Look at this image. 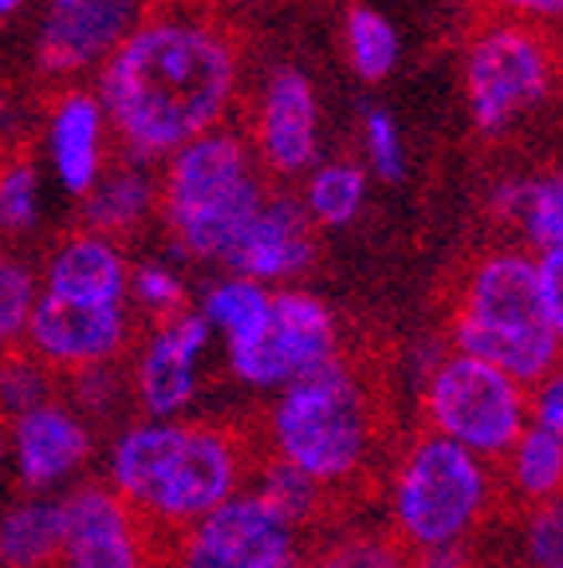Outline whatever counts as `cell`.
Masks as SVG:
<instances>
[{"label": "cell", "mask_w": 563, "mask_h": 568, "mask_svg": "<svg viewBox=\"0 0 563 568\" xmlns=\"http://www.w3.org/2000/svg\"><path fill=\"white\" fill-rule=\"evenodd\" d=\"M24 347L40 355L52 372L68 375L80 367L126 359L139 347L131 308H88V304H68L44 296L35 301L24 328Z\"/></svg>", "instance_id": "obj_13"}, {"label": "cell", "mask_w": 563, "mask_h": 568, "mask_svg": "<svg viewBox=\"0 0 563 568\" xmlns=\"http://www.w3.org/2000/svg\"><path fill=\"white\" fill-rule=\"evenodd\" d=\"M536 276H540L544 316H547V324H552V336L563 352V248H555V253H536Z\"/></svg>", "instance_id": "obj_32"}, {"label": "cell", "mask_w": 563, "mask_h": 568, "mask_svg": "<svg viewBox=\"0 0 563 568\" xmlns=\"http://www.w3.org/2000/svg\"><path fill=\"white\" fill-rule=\"evenodd\" d=\"M91 91L119 154L162 166L185 142L229 126L245 95V52L205 4L166 0L91 75Z\"/></svg>", "instance_id": "obj_1"}, {"label": "cell", "mask_w": 563, "mask_h": 568, "mask_svg": "<svg viewBox=\"0 0 563 568\" xmlns=\"http://www.w3.org/2000/svg\"><path fill=\"white\" fill-rule=\"evenodd\" d=\"M245 142L265 178L291 182L324 159V99L308 71L276 63L256 83L245 115Z\"/></svg>", "instance_id": "obj_8"}, {"label": "cell", "mask_w": 563, "mask_h": 568, "mask_svg": "<svg viewBox=\"0 0 563 568\" xmlns=\"http://www.w3.org/2000/svg\"><path fill=\"white\" fill-rule=\"evenodd\" d=\"M63 568H150L146 549L111 481H88L60 501Z\"/></svg>", "instance_id": "obj_14"}, {"label": "cell", "mask_w": 563, "mask_h": 568, "mask_svg": "<svg viewBox=\"0 0 563 568\" xmlns=\"http://www.w3.org/2000/svg\"><path fill=\"white\" fill-rule=\"evenodd\" d=\"M299 537L253 494L213 509L185 532L182 568H299Z\"/></svg>", "instance_id": "obj_11"}, {"label": "cell", "mask_w": 563, "mask_h": 568, "mask_svg": "<svg viewBox=\"0 0 563 568\" xmlns=\"http://www.w3.org/2000/svg\"><path fill=\"white\" fill-rule=\"evenodd\" d=\"M0 568H63L60 506L28 501L0 517Z\"/></svg>", "instance_id": "obj_25"}, {"label": "cell", "mask_w": 563, "mask_h": 568, "mask_svg": "<svg viewBox=\"0 0 563 568\" xmlns=\"http://www.w3.org/2000/svg\"><path fill=\"white\" fill-rule=\"evenodd\" d=\"M273 454L331 494L344 521L390 489L402 423L395 372L362 347H339L324 367L288 383L268 410Z\"/></svg>", "instance_id": "obj_2"}, {"label": "cell", "mask_w": 563, "mask_h": 568, "mask_svg": "<svg viewBox=\"0 0 563 568\" xmlns=\"http://www.w3.org/2000/svg\"><path fill=\"white\" fill-rule=\"evenodd\" d=\"M28 4H32V0H0V32L17 24V20L24 17Z\"/></svg>", "instance_id": "obj_33"}, {"label": "cell", "mask_w": 563, "mask_h": 568, "mask_svg": "<svg viewBox=\"0 0 563 568\" xmlns=\"http://www.w3.org/2000/svg\"><path fill=\"white\" fill-rule=\"evenodd\" d=\"M563 91V48L552 32L484 17L461 44V103L481 139L501 142L544 115Z\"/></svg>", "instance_id": "obj_5"}, {"label": "cell", "mask_w": 563, "mask_h": 568, "mask_svg": "<svg viewBox=\"0 0 563 568\" xmlns=\"http://www.w3.org/2000/svg\"><path fill=\"white\" fill-rule=\"evenodd\" d=\"M344 347L335 312L304 288H276L260 336L229 347V367L256 387H288Z\"/></svg>", "instance_id": "obj_10"}, {"label": "cell", "mask_w": 563, "mask_h": 568, "mask_svg": "<svg viewBox=\"0 0 563 568\" xmlns=\"http://www.w3.org/2000/svg\"><path fill=\"white\" fill-rule=\"evenodd\" d=\"M370 194V174L355 159H319L299 178V210L316 230H344L362 213Z\"/></svg>", "instance_id": "obj_22"}, {"label": "cell", "mask_w": 563, "mask_h": 568, "mask_svg": "<svg viewBox=\"0 0 563 568\" xmlns=\"http://www.w3.org/2000/svg\"><path fill=\"white\" fill-rule=\"evenodd\" d=\"M158 0H40L32 60L44 80L80 83L119 52Z\"/></svg>", "instance_id": "obj_9"}, {"label": "cell", "mask_w": 563, "mask_h": 568, "mask_svg": "<svg viewBox=\"0 0 563 568\" xmlns=\"http://www.w3.org/2000/svg\"><path fill=\"white\" fill-rule=\"evenodd\" d=\"M158 166L115 154V162L95 182V190L80 202V225L123 245V241L139 237L150 222H158Z\"/></svg>", "instance_id": "obj_18"}, {"label": "cell", "mask_w": 563, "mask_h": 568, "mask_svg": "<svg viewBox=\"0 0 563 568\" xmlns=\"http://www.w3.org/2000/svg\"><path fill=\"white\" fill-rule=\"evenodd\" d=\"M359 146H362V170L379 178L382 186H398L410 174V146L398 115L387 103H367L359 111Z\"/></svg>", "instance_id": "obj_28"}, {"label": "cell", "mask_w": 563, "mask_h": 568, "mask_svg": "<svg viewBox=\"0 0 563 568\" xmlns=\"http://www.w3.org/2000/svg\"><path fill=\"white\" fill-rule=\"evenodd\" d=\"M158 222L170 245L205 265H225L245 225L273 194L245 134L233 126L202 134L170 154L158 166Z\"/></svg>", "instance_id": "obj_4"}, {"label": "cell", "mask_w": 563, "mask_h": 568, "mask_svg": "<svg viewBox=\"0 0 563 568\" xmlns=\"http://www.w3.org/2000/svg\"><path fill=\"white\" fill-rule=\"evenodd\" d=\"M40 301V273L20 248L0 241V352L24 344L28 316Z\"/></svg>", "instance_id": "obj_29"}, {"label": "cell", "mask_w": 563, "mask_h": 568, "mask_svg": "<svg viewBox=\"0 0 563 568\" xmlns=\"http://www.w3.org/2000/svg\"><path fill=\"white\" fill-rule=\"evenodd\" d=\"M209 344V324L197 316V308L146 328V336L134 347V387L139 403L150 415H170L194 399V364Z\"/></svg>", "instance_id": "obj_17"}, {"label": "cell", "mask_w": 563, "mask_h": 568, "mask_svg": "<svg viewBox=\"0 0 563 568\" xmlns=\"http://www.w3.org/2000/svg\"><path fill=\"white\" fill-rule=\"evenodd\" d=\"M299 568H422V552L398 537L390 525L339 529L304 552Z\"/></svg>", "instance_id": "obj_24"}, {"label": "cell", "mask_w": 563, "mask_h": 568, "mask_svg": "<svg viewBox=\"0 0 563 568\" xmlns=\"http://www.w3.org/2000/svg\"><path fill=\"white\" fill-rule=\"evenodd\" d=\"M48 217V174L32 159H0V241L17 245Z\"/></svg>", "instance_id": "obj_27"}, {"label": "cell", "mask_w": 563, "mask_h": 568, "mask_svg": "<svg viewBox=\"0 0 563 568\" xmlns=\"http://www.w3.org/2000/svg\"><path fill=\"white\" fill-rule=\"evenodd\" d=\"M390 494V529L418 552L465 545L493 517V470L465 446L449 443L426 426H418L414 438H406Z\"/></svg>", "instance_id": "obj_6"}, {"label": "cell", "mask_w": 563, "mask_h": 568, "mask_svg": "<svg viewBox=\"0 0 563 568\" xmlns=\"http://www.w3.org/2000/svg\"><path fill=\"white\" fill-rule=\"evenodd\" d=\"M339 52L355 80L382 83L402 63V32L375 4H347L339 17Z\"/></svg>", "instance_id": "obj_23"}, {"label": "cell", "mask_w": 563, "mask_h": 568, "mask_svg": "<svg viewBox=\"0 0 563 568\" xmlns=\"http://www.w3.org/2000/svg\"><path fill=\"white\" fill-rule=\"evenodd\" d=\"M489 545L469 549V568H563V494L540 501L516 521H489Z\"/></svg>", "instance_id": "obj_20"}, {"label": "cell", "mask_w": 563, "mask_h": 568, "mask_svg": "<svg viewBox=\"0 0 563 568\" xmlns=\"http://www.w3.org/2000/svg\"><path fill=\"white\" fill-rule=\"evenodd\" d=\"M126 304H134V312L146 320V328H154V324H166V320L190 312V293H185V281L177 276L174 265L139 261V265H131Z\"/></svg>", "instance_id": "obj_30"}, {"label": "cell", "mask_w": 563, "mask_h": 568, "mask_svg": "<svg viewBox=\"0 0 563 568\" xmlns=\"http://www.w3.org/2000/svg\"><path fill=\"white\" fill-rule=\"evenodd\" d=\"M268 304H273V288L248 281V276L225 273L205 288L197 316L209 324V332H221L229 347H245L265 328Z\"/></svg>", "instance_id": "obj_26"}, {"label": "cell", "mask_w": 563, "mask_h": 568, "mask_svg": "<svg viewBox=\"0 0 563 568\" xmlns=\"http://www.w3.org/2000/svg\"><path fill=\"white\" fill-rule=\"evenodd\" d=\"M529 423V387H520L512 375L484 364L477 355L453 347V352L438 355L426 372L418 426L465 446L489 470H497L516 450Z\"/></svg>", "instance_id": "obj_7"}, {"label": "cell", "mask_w": 563, "mask_h": 568, "mask_svg": "<svg viewBox=\"0 0 563 568\" xmlns=\"http://www.w3.org/2000/svg\"><path fill=\"white\" fill-rule=\"evenodd\" d=\"M493 210L516 222L536 253L563 248V162L536 174L504 178L493 190Z\"/></svg>", "instance_id": "obj_21"}, {"label": "cell", "mask_w": 563, "mask_h": 568, "mask_svg": "<svg viewBox=\"0 0 563 568\" xmlns=\"http://www.w3.org/2000/svg\"><path fill=\"white\" fill-rule=\"evenodd\" d=\"M316 225L291 194H268L225 257V273L265 284H288L316 265Z\"/></svg>", "instance_id": "obj_15"}, {"label": "cell", "mask_w": 563, "mask_h": 568, "mask_svg": "<svg viewBox=\"0 0 563 568\" xmlns=\"http://www.w3.org/2000/svg\"><path fill=\"white\" fill-rule=\"evenodd\" d=\"M40 146H44V174L60 194L83 197L115 162V131L91 83H68L52 95L40 119Z\"/></svg>", "instance_id": "obj_12"}, {"label": "cell", "mask_w": 563, "mask_h": 568, "mask_svg": "<svg viewBox=\"0 0 563 568\" xmlns=\"http://www.w3.org/2000/svg\"><path fill=\"white\" fill-rule=\"evenodd\" d=\"M446 328L458 352L501 367L529 390L563 367L540 301L536 253L529 248L497 245L477 253L453 284Z\"/></svg>", "instance_id": "obj_3"}, {"label": "cell", "mask_w": 563, "mask_h": 568, "mask_svg": "<svg viewBox=\"0 0 563 568\" xmlns=\"http://www.w3.org/2000/svg\"><path fill=\"white\" fill-rule=\"evenodd\" d=\"M12 443H17L20 462V486L24 489H44L83 466L91 454V435L80 418L71 415L60 403L28 410L12 426Z\"/></svg>", "instance_id": "obj_19"}, {"label": "cell", "mask_w": 563, "mask_h": 568, "mask_svg": "<svg viewBox=\"0 0 563 568\" xmlns=\"http://www.w3.org/2000/svg\"><path fill=\"white\" fill-rule=\"evenodd\" d=\"M481 9L484 17H501L552 36L563 28V0H481Z\"/></svg>", "instance_id": "obj_31"}, {"label": "cell", "mask_w": 563, "mask_h": 568, "mask_svg": "<svg viewBox=\"0 0 563 568\" xmlns=\"http://www.w3.org/2000/svg\"><path fill=\"white\" fill-rule=\"evenodd\" d=\"M131 288V257L119 241L95 230H68L55 237L40 265V293L88 308H123Z\"/></svg>", "instance_id": "obj_16"}]
</instances>
